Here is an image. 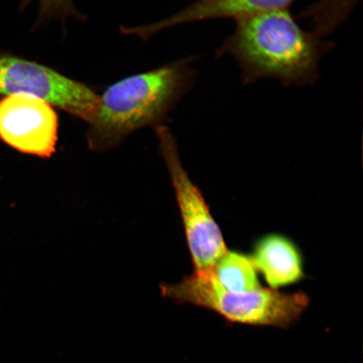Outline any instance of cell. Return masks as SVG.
Listing matches in <instances>:
<instances>
[{
    "label": "cell",
    "instance_id": "obj_2",
    "mask_svg": "<svg viewBox=\"0 0 363 363\" xmlns=\"http://www.w3.org/2000/svg\"><path fill=\"white\" fill-rule=\"evenodd\" d=\"M189 58L131 75L108 87L88 122L89 149L103 152L120 147L145 127L165 125L169 113L193 87L196 72Z\"/></svg>",
    "mask_w": 363,
    "mask_h": 363
},
{
    "label": "cell",
    "instance_id": "obj_9",
    "mask_svg": "<svg viewBox=\"0 0 363 363\" xmlns=\"http://www.w3.org/2000/svg\"><path fill=\"white\" fill-rule=\"evenodd\" d=\"M208 274L229 291L249 292L262 288L251 256L242 252L228 250Z\"/></svg>",
    "mask_w": 363,
    "mask_h": 363
},
{
    "label": "cell",
    "instance_id": "obj_5",
    "mask_svg": "<svg viewBox=\"0 0 363 363\" xmlns=\"http://www.w3.org/2000/svg\"><path fill=\"white\" fill-rule=\"evenodd\" d=\"M33 95L88 123L96 112L99 95L42 63L0 52V95Z\"/></svg>",
    "mask_w": 363,
    "mask_h": 363
},
{
    "label": "cell",
    "instance_id": "obj_6",
    "mask_svg": "<svg viewBox=\"0 0 363 363\" xmlns=\"http://www.w3.org/2000/svg\"><path fill=\"white\" fill-rule=\"evenodd\" d=\"M44 99L12 94L0 101V140L26 155L51 157L58 140V116Z\"/></svg>",
    "mask_w": 363,
    "mask_h": 363
},
{
    "label": "cell",
    "instance_id": "obj_1",
    "mask_svg": "<svg viewBox=\"0 0 363 363\" xmlns=\"http://www.w3.org/2000/svg\"><path fill=\"white\" fill-rule=\"evenodd\" d=\"M233 33L216 50L233 57L244 84L274 79L286 87L314 85L320 63L334 45L301 28L289 9L235 20Z\"/></svg>",
    "mask_w": 363,
    "mask_h": 363
},
{
    "label": "cell",
    "instance_id": "obj_4",
    "mask_svg": "<svg viewBox=\"0 0 363 363\" xmlns=\"http://www.w3.org/2000/svg\"><path fill=\"white\" fill-rule=\"evenodd\" d=\"M155 131L178 202L194 272L208 274L228 251L223 234L201 190L182 164L174 135L166 125Z\"/></svg>",
    "mask_w": 363,
    "mask_h": 363
},
{
    "label": "cell",
    "instance_id": "obj_10",
    "mask_svg": "<svg viewBox=\"0 0 363 363\" xmlns=\"http://www.w3.org/2000/svg\"><path fill=\"white\" fill-rule=\"evenodd\" d=\"M33 0H21L22 7ZM39 4V21L57 20L65 21L68 18L81 19L80 13L77 11L74 0H38Z\"/></svg>",
    "mask_w": 363,
    "mask_h": 363
},
{
    "label": "cell",
    "instance_id": "obj_7",
    "mask_svg": "<svg viewBox=\"0 0 363 363\" xmlns=\"http://www.w3.org/2000/svg\"><path fill=\"white\" fill-rule=\"evenodd\" d=\"M295 0H195L165 20L138 27H123L122 33L147 40L166 29L189 23L233 19L263 12L289 9Z\"/></svg>",
    "mask_w": 363,
    "mask_h": 363
},
{
    "label": "cell",
    "instance_id": "obj_3",
    "mask_svg": "<svg viewBox=\"0 0 363 363\" xmlns=\"http://www.w3.org/2000/svg\"><path fill=\"white\" fill-rule=\"evenodd\" d=\"M163 297L217 313L233 323L289 329L310 305L303 292L283 293L260 288L233 292L222 288L208 274L184 277L177 284H160Z\"/></svg>",
    "mask_w": 363,
    "mask_h": 363
},
{
    "label": "cell",
    "instance_id": "obj_8",
    "mask_svg": "<svg viewBox=\"0 0 363 363\" xmlns=\"http://www.w3.org/2000/svg\"><path fill=\"white\" fill-rule=\"evenodd\" d=\"M251 257L270 289L297 284L305 278L301 252L283 235L270 234L258 240Z\"/></svg>",
    "mask_w": 363,
    "mask_h": 363
}]
</instances>
